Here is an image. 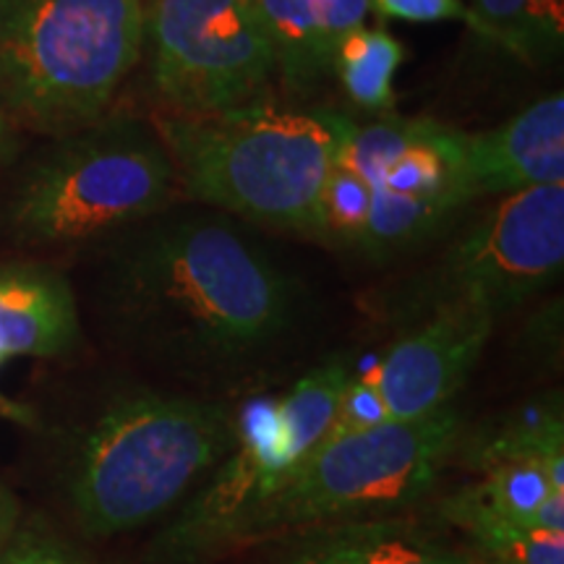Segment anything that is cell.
<instances>
[{
  "label": "cell",
  "instance_id": "6da1fadb",
  "mask_svg": "<svg viewBox=\"0 0 564 564\" xmlns=\"http://www.w3.org/2000/svg\"><path fill=\"white\" fill-rule=\"evenodd\" d=\"M102 243V319L162 377L194 390L238 384L299 327L301 282L220 209L171 204Z\"/></svg>",
  "mask_w": 564,
  "mask_h": 564
},
{
  "label": "cell",
  "instance_id": "7a4b0ae2",
  "mask_svg": "<svg viewBox=\"0 0 564 564\" xmlns=\"http://www.w3.org/2000/svg\"><path fill=\"white\" fill-rule=\"evenodd\" d=\"M236 408L202 392L129 387L82 429L66 497L89 535L137 531L173 510L228 453Z\"/></svg>",
  "mask_w": 564,
  "mask_h": 564
},
{
  "label": "cell",
  "instance_id": "3957f363",
  "mask_svg": "<svg viewBox=\"0 0 564 564\" xmlns=\"http://www.w3.org/2000/svg\"><path fill=\"white\" fill-rule=\"evenodd\" d=\"M188 202L236 220L316 236L319 204L335 167V133L319 110L253 102L204 116L154 118Z\"/></svg>",
  "mask_w": 564,
  "mask_h": 564
},
{
  "label": "cell",
  "instance_id": "277c9868",
  "mask_svg": "<svg viewBox=\"0 0 564 564\" xmlns=\"http://www.w3.org/2000/svg\"><path fill=\"white\" fill-rule=\"evenodd\" d=\"M144 0H0V108L63 137L95 123L144 58Z\"/></svg>",
  "mask_w": 564,
  "mask_h": 564
},
{
  "label": "cell",
  "instance_id": "5b68a950",
  "mask_svg": "<svg viewBox=\"0 0 564 564\" xmlns=\"http://www.w3.org/2000/svg\"><path fill=\"white\" fill-rule=\"evenodd\" d=\"M178 173L154 126L129 112L55 137L30 162L6 204L19 241L70 246L108 241L175 204Z\"/></svg>",
  "mask_w": 564,
  "mask_h": 564
},
{
  "label": "cell",
  "instance_id": "8992f818",
  "mask_svg": "<svg viewBox=\"0 0 564 564\" xmlns=\"http://www.w3.org/2000/svg\"><path fill=\"white\" fill-rule=\"evenodd\" d=\"M564 267V186L499 196L426 262L373 293L371 312L392 329L444 312L502 316L523 308Z\"/></svg>",
  "mask_w": 564,
  "mask_h": 564
},
{
  "label": "cell",
  "instance_id": "52a82bcc",
  "mask_svg": "<svg viewBox=\"0 0 564 564\" xmlns=\"http://www.w3.org/2000/svg\"><path fill=\"white\" fill-rule=\"evenodd\" d=\"M463 429L449 403L423 419L319 442L291 481L246 520L230 549L405 514L453 463Z\"/></svg>",
  "mask_w": 564,
  "mask_h": 564
},
{
  "label": "cell",
  "instance_id": "ba28073f",
  "mask_svg": "<svg viewBox=\"0 0 564 564\" xmlns=\"http://www.w3.org/2000/svg\"><path fill=\"white\" fill-rule=\"evenodd\" d=\"M348 379V364L333 358L285 392L238 408L228 453L152 541L150 564H202L228 552L246 520L291 481L327 434Z\"/></svg>",
  "mask_w": 564,
  "mask_h": 564
},
{
  "label": "cell",
  "instance_id": "9c48e42d",
  "mask_svg": "<svg viewBox=\"0 0 564 564\" xmlns=\"http://www.w3.org/2000/svg\"><path fill=\"white\" fill-rule=\"evenodd\" d=\"M144 55L167 112L204 116L259 102L274 51L257 0H152Z\"/></svg>",
  "mask_w": 564,
  "mask_h": 564
},
{
  "label": "cell",
  "instance_id": "30bf717a",
  "mask_svg": "<svg viewBox=\"0 0 564 564\" xmlns=\"http://www.w3.org/2000/svg\"><path fill=\"white\" fill-rule=\"evenodd\" d=\"M497 322L470 312H444L400 329L371 369L350 373L322 442L415 421L455 400L481 361Z\"/></svg>",
  "mask_w": 564,
  "mask_h": 564
},
{
  "label": "cell",
  "instance_id": "8fae6325",
  "mask_svg": "<svg viewBox=\"0 0 564 564\" xmlns=\"http://www.w3.org/2000/svg\"><path fill=\"white\" fill-rule=\"evenodd\" d=\"M460 173L470 202L564 186V95L541 97L489 131H460Z\"/></svg>",
  "mask_w": 564,
  "mask_h": 564
},
{
  "label": "cell",
  "instance_id": "7c38bea8",
  "mask_svg": "<svg viewBox=\"0 0 564 564\" xmlns=\"http://www.w3.org/2000/svg\"><path fill=\"white\" fill-rule=\"evenodd\" d=\"M267 564H481L463 544H449L405 514L358 520L282 539Z\"/></svg>",
  "mask_w": 564,
  "mask_h": 564
},
{
  "label": "cell",
  "instance_id": "4fadbf2b",
  "mask_svg": "<svg viewBox=\"0 0 564 564\" xmlns=\"http://www.w3.org/2000/svg\"><path fill=\"white\" fill-rule=\"evenodd\" d=\"M270 34L274 68L288 91L306 97L333 74L345 34L366 24L369 0H257Z\"/></svg>",
  "mask_w": 564,
  "mask_h": 564
},
{
  "label": "cell",
  "instance_id": "5bb4252c",
  "mask_svg": "<svg viewBox=\"0 0 564 564\" xmlns=\"http://www.w3.org/2000/svg\"><path fill=\"white\" fill-rule=\"evenodd\" d=\"M79 337V306L63 274L32 264L0 270V364L63 356Z\"/></svg>",
  "mask_w": 564,
  "mask_h": 564
},
{
  "label": "cell",
  "instance_id": "9a60e30c",
  "mask_svg": "<svg viewBox=\"0 0 564 564\" xmlns=\"http://www.w3.org/2000/svg\"><path fill=\"white\" fill-rule=\"evenodd\" d=\"M453 460L481 476L499 465H539L564 484V419L560 398L533 400L486 421L474 434L463 429Z\"/></svg>",
  "mask_w": 564,
  "mask_h": 564
},
{
  "label": "cell",
  "instance_id": "2e32d148",
  "mask_svg": "<svg viewBox=\"0 0 564 564\" xmlns=\"http://www.w3.org/2000/svg\"><path fill=\"white\" fill-rule=\"evenodd\" d=\"M436 520L481 564H564V533L514 523L486 505L470 484L440 499Z\"/></svg>",
  "mask_w": 564,
  "mask_h": 564
},
{
  "label": "cell",
  "instance_id": "e0dca14e",
  "mask_svg": "<svg viewBox=\"0 0 564 564\" xmlns=\"http://www.w3.org/2000/svg\"><path fill=\"white\" fill-rule=\"evenodd\" d=\"M470 30L514 61L554 66L564 51V0H470Z\"/></svg>",
  "mask_w": 564,
  "mask_h": 564
},
{
  "label": "cell",
  "instance_id": "ac0fdd59",
  "mask_svg": "<svg viewBox=\"0 0 564 564\" xmlns=\"http://www.w3.org/2000/svg\"><path fill=\"white\" fill-rule=\"evenodd\" d=\"M403 61V42L392 32L361 24L337 42L333 76L358 110L387 116L394 110V76Z\"/></svg>",
  "mask_w": 564,
  "mask_h": 564
},
{
  "label": "cell",
  "instance_id": "d6986e66",
  "mask_svg": "<svg viewBox=\"0 0 564 564\" xmlns=\"http://www.w3.org/2000/svg\"><path fill=\"white\" fill-rule=\"evenodd\" d=\"M486 505L533 531L564 533V484L539 465H499L470 481Z\"/></svg>",
  "mask_w": 564,
  "mask_h": 564
},
{
  "label": "cell",
  "instance_id": "ffe728a7",
  "mask_svg": "<svg viewBox=\"0 0 564 564\" xmlns=\"http://www.w3.org/2000/svg\"><path fill=\"white\" fill-rule=\"evenodd\" d=\"M371 186L358 175L343 167H333L319 204V223H316V241L329 249L356 253L361 243L366 220H369Z\"/></svg>",
  "mask_w": 564,
  "mask_h": 564
},
{
  "label": "cell",
  "instance_id": "44dd1931",
  "mask_svg": "<svg viewBox=\"0 0 564 564\" xmlns=\"http://www.w3.org/2000/svg\"><path fill=\"white\" fill-rule=\"evenodd\" d=\"M369 9L379 19L408 21V24L465 21L470 26V11L463 0H369Z\"/></svg>",
  "mask_w": 564,
  "mask_h": 564
},
{
  "label": "cell",
  "instance_id": "7402d4cb",
  "mask_svg": "<svg viewBox=\"0 0 564 564\" xmlns=\"http://www.w3.org/2000/svg\"><path fill=\"white\" fill-rule=\"evenodd\" d=\"M0 564H95L47 533H21L0 552Z\"/></svg>",
  "mask_w": 564,
  "mask_h": 564
},
{
  "label": "cell",
  "instance_id": "603a6c76",
  "mask_svg": "<svg viewBox=\"0 0 564 564\" xmlns=\"http://www.w3.org/2000/svg\"><path fill=\"white\" fill-rule=\"evenodd\" d=\"M0 419L13 421V423H24V426H32L34 413L26 405L13 403L11 398H6V394L0 392Z\"/></svg>",
  "mask_w": 564,
  "mask_h": 564
},
{
  "label": "cell",
  "instance_id": "cb8c5ba5",
  "mask_svg": "<svg viewBox=\"0 0 564 564\" xmlns=\"http://www.w3.org/2000/svg\"><path fill=\"white\" fill-rule=\"evenodd\" d=\"M11 126L13 123L9 121V116H6V110L0 108V160H3V154L11 144Z\"/></svg>",
  "mask_w": 564,
  "mask_h": 564
},
{
  "label": "cell",
  "instance_id": "d4e9b609",
  "mask_svg": "<svg viewBox=\"0 0 564 564\" xmlns=\"http://www.w3.org/2000/svg\"><path fill=\"white\" fill-rule=\"evenodd\" d=\"M6 502H0V539H3V533H6Z\"/></svg>",
  "mask_w": 564,
  "mask_h": 564
}]
</instances>
